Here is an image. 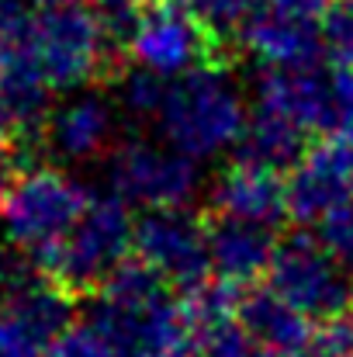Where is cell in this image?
Returning a JSON list of instances; mask_svg holds the SVG:
<instances>
[{
    "label": "cell",
    "instance_id": "obj_1",
    "mask_svg": "<svg viewBox=\"0 0 353 357\" xmlns=\"http://www.w3.org/2000/svg\"><path fill=\"white\" fill-rule=\"evenodd\" d=\"M91 323L121 357H194L201 344V330L184 295H170L166 281L142 260L121 264L94 295Z\"/></svg>",
    "mask_w": 353,
    "mask_h": 357
},
{
    "label": "cell",
    "instance_id": "obj_2",
    "mask_svg": "<svg viewBox=\"0 0 353 357\" xmlns=\"http://www.w3.org/2000/svg\"><path fill=\"white\" fill-rule=\"evenodd\" d=\"M156 121L166 146L191 160H208L229 146H239L249 125L229 66H205L180 80H170L166 105Z\"/></svg>",
    "mask_w": 353,
    "mask_h": 357
},
{
    "label": "cell",
    "instance_id": "obj_3",
    "mask_svg": "<svg viewBox=\"0 0 353 357\" xmlns=\"http://www.w3.org/2000/svg\"><path fill=\"white\" fill-rule=\"evenodd\" d=\"M135 250V222L128 205L108 195L94 198L84 219L70 229V236L49 253L35 257L38 271L63 284L70 295H97L121 264H128V253Z\"/></svg>",
    "mask_w": 353,
    "mask_h": 357
},
{
    "label": "cell",
    "instance_id": "obj_4",
    "mask_svg": "<svg viewBox=\"0 0 353 357\" xmlns=\"http://www.w3.org/2000/svg\"><path fill=\"white\" fill-rule=\"evenodd\" d=\"M91 202L94 198L87 195V188L66 170L28 167L17 170V177L0 198V226L21 253L35 260L70 236Z\"/></svg>",
    "mask_w": 353,
    "mask_h": 357
},
{
    "label": "cell",
    "instance_id": "obj_5",
    "mask_svg": "<svg viewBox=\"0 0 353 357\" xmlns=\"http://www.w3.org/2000/svg\"><path fill=\"white\" fill-rule=\"evenodd\" d=\"M121 49L139 70H149L163 80H180L205 66H226L222 38L177 0H142L121 35Z\"/></svg>",
    "mask_w": 353,
    "mask_h": 357
},
{
    "label": "cell",
    "instance_id": "obj_6",
    "mask_svg": "<svg viewBox=\"0 0 353 357\" xmlns=\"http://www.w3.org/2000/svg\"><path fill=\"white\" fill-rule=\"evenodd\" d=\"M118 49L108 21L84 3L38 10L35 59L52 91H77L108 77Z\"/></svg>",
    "mask_w": 353,
    "mask_h": 357
},
{
    "label": "cell",
    "instance_id": "obj_7",
    "mask_svg": "<svg viewBox=\"0 0 353 357\" xmlns=\"http://www.w3.org/2000/svg\"><path fill=\"white\" fill-rule=\"evenodd\" d=\"M270 284L284 302H291L301 316L326 323L340 312L353 309V278L350 271L333 260L319 239L308 233H291L277 239L270 260Z\"/></svg>",
    "mask_w": 353,
    "mask_h": 357
},
{
    "label": "cell",
    "instance_id": "obj_8",
    "mask_svg": "<svg viewBox=\"0 0 353 357\" xmlns=\"http://www.w3.org/2000/svg\"><path fill=\"white\" fill-rule=\"evenodd\" d=\"M108 174H111V191L118 198L146 212L187 208L194 195L201 191L198 160L149 139H125L111 153Z\"/></svg>",
    "mask_w": 353,
    "mask_h": 357
},
{
    "label": "cell",
    "instance_id": "obj_9",
    "mask_svg": "<svg viewBox=\"0 0 353 357\" xmlns=\"http://www.w3.org/2000/svg\"><path fill=\"white\" fill-rule=\"evenodd\" d=\"M135 260H142L180 295L201 288L205 281H212L205 215H191L187 208L146 212L135 222Z\"/></svg>",
    "mask_w": 353,
    "mask_h": 357
},
{
    "label": "cell",
    "instance_id": "obj_10",
    "mask_svg": "<svg viewBox=\"0 0 353 357\" xmlns=\"http://www.w3.org/2000/svg\"><path fill=\"white\" fill-rule=\"evenodd\" d=\"M63 284L45 274L3 291L0 302V357H45L56 337L73 326V302Z\"/></svg>",
    "mask_w": 353,
    "mask_h": 357
},
{
    "label": "cell",
    "instance_id": "obj_11",
    "mask_svg": "<svg viewBox=\"0 0 353 357\" xmlns=\"http://www.w3.org/2000/svg\"><path fill=\"white\" fill-rule=\"evenodd\" d=\"M347 198H353V142L343 135L319 139L288 174V212L295 222L315 226Z\"/></svg>",
    "mask_w": 353,
    "mask_h": 357
},
{
    "label": "cell",
    "instance_id": "obj_12",
    "mask_svg": "<svg viewBox=\"0 0 353 357\" xmlns=\"http://www.w3.org/2000/svg\"><path fill=\"white\" fill-rule=\"evenodd\" d=\"M256 108L295 121L308 135L329 139L336 132L333 73H326L319 66L263 70L256 77Z\"/></svg>",
    "mask_w": 353,
    "mask_h": 357
},
{
    "label": "cell",
    "instance_id": "obj_13",
    "mask_svg": "<svg viewBox=\"0 0 353 357\" xmlns=\"http://www.w3.org/2000/svg\"><path fill=\"white\" fill-rule=\"evenodd\" d=\"M208 215L235 219L263 229H277L291 219L288 212V181L260 163L233 160L212 184Z\"/></svg>",
    "mask_w": 353,
    "mask_h": 357
},
{
    "label": "cell",
    "instance_id": "obj_14",
    "mask_svg": "<svg viewBox=\"0 0 353 357\" xmlns=\"http://www.w3.org/2000/svg\"><path fill=\"white\" fill-rule=\"evenodd\" d=\"M239 42L263 70L315 66L322 56V21H308L260 0L253 17L239 28Z\"/></svg>",
    "mask_w": 353,
    "mask_h": 357
},
{
    "label": "cell",
    "instance_id": "obj_15",
    "mask_svg": "<svg viewBox=\"0 0 353 357\" xmlns=\"http://www.w3.org/2000/svg\"><path fill=\"white\" fill-rule=\"evenodd\" d=\"M208 226V253H212V274L233 288H249L263 274H270V260L277 250L274 229L205 215Z\"/></svg>",
    "mask_w": 353,
    "mask_h": 357
},
{
    "label": "cell",
    "instance_id": "obj_16",
    "mask_svg": "<svg viewBox=\"0 0 353 357\" xmlns=\"http://www.w3.org/2000/svg\"><path fill=\"white\" fill-rule=\"evenodd\" d=\"M235 323L277 357H312L315 326L274 288H249L239 298Z\"/></svg>",
    "mask_w": 353,
    "mask_h": 357
},
{
    "label": "cell",
    "instance_id": "obj_17",
    "mask_svg": "<svg viewBox=\"0 0 353 357\" xmlns=\"http://www.w3.org/2000/svg\"><path fill=\"white\" fill-rule=\"evenodd\" d=\"M111 135H115V108L94 94L66 101L63 108L49 115V125H45L49 149L66 163L94 160L97 153L108 149Z\"/></svg>",
    "mask_w": 353,
    "mask_h": 357
},
{
    "label": "cell",
    "instance_id": "obj_18",
    "mask_svg": "<svg viewBox=\"0 0 353 357\" xmlns=\"http://www.w3.org/2000/svg\"><path fill=\"white\" fill-rule=\"evenodd\" d=\"M235 149H239L235 160L260 163V167H270L281 174V170H295L298 160L308 153V132H301L295 121L256 108L249 115V125Z\"/></svg>",
    "mask_w": 353,
    "mask_h": 357
},
{
    "label": "cell",
    "instance_id": "obj_19",
    "mask_svg": "<svg viewBox=\"0 0 353 357\" xmlns=\"http://www.w3.org/2000/svg\"><path fill=\"white\" fill-rule=\"evenodd\" d=\"M166 91H170V80L132 66L121 80V105L135 119H159V112L166 105Z\"/></svg>",
    "mask_w": 353,
    "mask_h": 357
},
{
    "label": "cell",
    "instance_id": "obj_20",
    "mask_svg": "<svg viewBox=\"0 0 353 357\" xmlns=\"http://www.w3.org/2000/svg\"><path fill=\"white\" fill-rule=\"evenodd\" d=\"M198 357H277V354H270L260 340H253L235 319H226V323H215V326L201 330Z\"/></svg>",
    "mask_w": 353,
    "mask_h": 357
},
{
    "label": "cell",
    "instance_id": "obj_21",
    "mask_svg": "<svg viewBox=\"0 0 353 357\" xmlns=\"http://www.w3.org/2000/svg\"><path fill=\"white\" fill-rule=\"evenodd\" d=\"M180 7H187L212 35H229V31H239L253 10L260 7V0H177Z\"/></svg>",
    "mask_w": 353,
    "mask_h": 357
},
{
    "label": "cell",
    "instance_id": "obj_22",
    "mask_svg": "<svg viewBox=\"0 0 353 357\" xmlns=\"http://www.w3.org/2000/svg\"><path fill=\"white\" fill-rule=\"evenodd\" d=\"M322 56L336 70H353V3L340 0L322 17Z\"/></svg>",
    "mask_w": 353,
    "mask_h": 357
},
{
    "label": "cell",
    "instance_id": "obj_23",
    "mask_svg": "<svg viewBox=\"0 0 353 357\" xmlns=\"http://www.w3.org/2000/svg\"><path fill=\"white\" fill-rule=\"evenodd\" d=\"M315 239H319V246L333 260H340L350 271L353 267V198H347L326 219L315 222Z\"/></svg>",
    "mask_w": 353,
    "mask_h": 357
},
{
    "label": "cell",
    "instance_id": "obj_24",
    "mask_svg": "<svg viewBox=\"0 0 353 357\" xmlns=\"http://www.w3.org/2000/svg\"><path fill=\"white\" fill-rule=\"evenodd\" d=\"M45 357H121V354L94 323H77L63 337L52 340Z\"/></svg>",
    "mask_w": 353,
    "mask_h": 357
},
{
    "label": "cell",
    "instance_id": "obj_25",
    "mask_svg": "<svg viewBox=\"0 0 353 357\" xmlns=\"http://www.w3.org/2000/svg\"><path fill=\"white\" fill-rule=\"evenodd\" d=\"M312 357H353V309L340 312L336 319L319 323Z\"/></svg>",
    "mask_w": 353,
    "mask_h": 357
},
{
    "label": "cell",
    "instance_id": "obj_26",
    "mask_svg": "<svg viewBox=\"0 0 353 357\" xmlns=\"http://www.w3.org/2000/svg\"><path fill=\"white\" fill-rule=\"evenodd\" d=\"M91 3L101 10V17L108 21V28H111V35H115V42L121 45V35H125L132 14L142 7V0H91Z\"/></svg>",
    "mask_w": 353,
    "mask_h": 357
},
{
    "label": "cell",
    "instance_id": "obj_27",
    "mask_svg": "<svg viewBox=\"0 0 353 357\" xmlns=\"http://www.w3.org/2000/svg\"><path fill=\"white\" fill-rule=\"evenodd\" d=\"M263 3L281 7V10L298 14V17H308V21H322V17H326V10L333 7L329 0H263Z\"/></svg>",
    "mask_w": 353,
    "mask_h": 357
},
{
    "label": "cell",
    "instance_id": "obj_28",
    "mask_svg": "<svg viewBox=\"0 0 353 357\" xmlns=\"http://www.w3.org/2000/svg\"><path fill=\"white\" fill-rule=\"evenodd\" d=\"M14 177H17V167H14V160L7 156V149L0 146V198H3V191L10 188Z\"/></svg>",
    "mask_w": 353,
    "mask_h": 357
},
{
    "label": "cell",
    "instance_id": "obj_29",
    "mask_svg": "<svg viewBox=\"0 0 353 357\" xmlns=\"http://www.w3.org/2000/svg\"><path fill=\"white\" fill-rule=\"evenodd\" d=\"M10 135H14V128H10V115H7V108H3V98H0V146H3Z\"/></svg>",
    "mask_w": 353,
    "mask_h": 357
},
{
    "label": "cell",
    "instance_id": "obj_30",
    "mask_svg": "<svg viewBox=\"0 0 353 357\" xmlns=\"http://www.w3.org/2000/svg\"><path fill=\"white\" fill-rule=\"evenodd\" d=\"M31 3H38L45 10V7H66V3H80V0H31Z\"/></svg>",
    "mask_w": 353,
    "mask_h": 357
},
{
    "label": "cell",
    "instance_id": "obj_31",
    "mask_svg": "<svg viewBox=\"0 0 353 357\" xmlns=\"http://www.w3.org/2000/svg\"><path fill=\"white\" fill-rule=\"evenodd\" d=\"M347 3H353V0H347Z\"/></svg>",
    "mask_w": 353,
    "mask_h": 357
}]
</instances>
